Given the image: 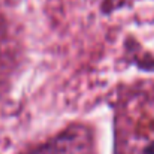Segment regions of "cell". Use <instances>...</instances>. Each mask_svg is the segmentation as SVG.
I'll return each instance as SVG.
<instances>
[{"label":"cell","mask_w":154,"mask_h":154,"mask_svg":"<svg viewBox=\"0 0 154 154\" xmlns=\"http://www.w3.org/2000/svg\"><path fill=\"white\" fill-rule=\"evenodd\" d=\"M32 154H91V141L85 130L72 129Z\"/></svg>","instance_id":"1"}]
</instances>
